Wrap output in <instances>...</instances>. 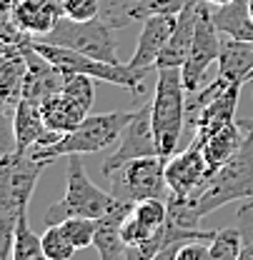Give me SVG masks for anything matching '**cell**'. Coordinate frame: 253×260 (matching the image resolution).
Returning a JSON list of instances; mask_svg holds the SVG:
<instances>
[{"mask_svg": "<svg viewBox=\"0 0 253 260\" xmlns=\"http://www.w3.org/2000/svg\"><path fill=\"white\" fill-rule=\"evenodd\" d=\"M206 178H208V168H206V158H203L201 138H193V143L186 150H181L165 160V183H168L171 195L186 198V195L195 193Z\"/></svg>", "mask_w": 253, "mask_h": 260, "instance_id": "cell-11", "label": "cell"}, {"mask_svg": "<svg viewBox=\"0 0 253 260\" xmlns=\"http://www.w3.org/2000/svg\"><path fill=\"white\" fill-rule=\"evenodd\" d=\"M253 198V135L246 133L243 145L233 153V158L221 165L213 175L203 180L195 193L178 198L168 195V220L178 228L195 230L198 223L228 203L251 200Z\"/></svg>", "mask_w": 253, "mask_h": 260, "instance_id": "cell-1", "label": "cell"}, {"mask_svg": "<svg viewBox=\"0 0 253 260\" xmlns=\"http://www.w3.org/2000/svg\"><path fill=\"white\" fill-rule=\"evenodd\" d=\"M61 5L70 20H93L100 15V0H61Z\"/></svg>", "mask_w": 253, "mask_h": 260, "instance_id": "cell-29", "label": "cell"}, {"mask_svg": "<svg viewBox=\"0 0 253 260\" xmlns=\"http://www.w3.org/2000/svg\"><path fill=\"white\" fill-rule=\"evenodd\" d=\"M15 150V135H13V113H8L0 103V153Z\"/></svg>", "mask_w": 253, "mask_h": 260, "instance_id": "cell-31", "label": "cell"}, {"mask_svg": "<svg viewBox=\"0 0 253 260\" xmlns=\"http://www.w3.org/2000/svg\"><path fill=\"white\" fill-rule=\"evenodd\" d=\"M68 188H65L63 200H58L55 205H50L45 210V223L48 225H58L65 218H103L113 203L116 195L103 193L98 185H93V180L88 178L80 155H68Z\"/></svg>", "mask_w": 253, "mask_h": 260, "instance_id": "cell-5", "label": "cell"}, {"mask_svg": "<svg viewBox=\"0 0 253 260\" xmlns=\"http://www.w3.org/2000/svg\"><path fill=\"white\" fill-rule=\"evenodd\" d=\"M13 135H15V150H20V153H31L33 148L53 145L61 138V133L48 130L43 113H40V105L25 100V98L13 110Z\"/></svg>", "mask_w": 253, "mask_h": 260, "instance_id": "cell-13", "label": "cell"}, {"mask_svg": "<svg viewBox=\"0 0 253 260\" xmlns=\"http://www.w3.org/2000/svg\"><path fill=\"white\" fill-rule=\"evenodd\" d=\"M15 230H18V220H10V218L0 215V260H13Z\"/></svg>", "mask_w": 253, "mask_h": 260, "instance_id": "cell-30", "label": "cell"}, {"mask_svg": "<svg viewBox=\"0 0 253 260\" xmlns=\"http://www.w3.org/2000/svg\"><path fill=\"white\" fill-rule=\"evenodd\" d=\"M25 50V58H28V75H25V83H23V98L31 100V103H43L50 95L61 93L65 83V73L53 65L48 58H43L35 48L31 45V40L23 45Z\"/></svg>", "mask_w": 253, "mask_h": 260, "instance_id": "cell-12", "label": "cell"}, {"mask_svg": "<svg viewBox=\"0 0 253 260\" xmlns=\"http://www.w3.org/2000/svg\"><path fill=\"white\" fill-rule=\"evenodd\" d=\"M13 48H18V45H10L8 40H3V38H0V55H5V53H8V50H13Z\"/></svg>", "mask_w": 253, "mask_h": 260, "instance_id": "cell-34", "label": "cell"}, {"mask_svg": "<svg viewBox=\"0 0 253 260\" xmlns=\"http://www.w3.org/2000/svg\"><path fill=\"white\" fill-rule=\"evenodd\" d=\"M198 5H201V0L186 5V8L176 15V28H173L168 43H165V48H163V53H160L156 70H158V68H181V65L186 63L190 43H193V35H195Z\"/></svg>", "mask_w": 253, "mask_h": 260, "instance_id": "cell-17", "label": "cell"}, {"mask_svg": "<svg viewBox=\"0 0 253 260\" xmlns=\"http://www.w3.org/2000/svg\"><path fill=\"white\" fill-rule=\"evenodd\" d=\"M110 193L128 203H140L148 198L165 200L171 190L165 183V158L148 155V158H135L110 173Z\"/></svg>", "mask_w": 253, "mask_h": 260, "instance_id": "cell-8", "label": "cell"}, {"mask_svg": "<svg viewBox=\"0 0 253 260\" xmlns=\"http://www.w3.org/2000/svg\"><path fill=\"white\" fill-rule=\"evenodd\" d=\"M25 75H28V58L23 45L0 55V103L8 113H13L23 100Z\"/></svg>", "mask_w": 253, "mask_h": 260, "instance_id": "cell-18", "label": "cell"}, {"mask_svg": "<svg viewBox=\"0 0 253 260\" xmlns=\"http://www.w3.org/2000/svg\"><path fill=\"white\" fill-rule=\"evenodd\" d=\"M148 155H158V143H156L153 120H151V103H143L121 133L118 150L108 160H103L100 173L110 178V173H116L126 162L135 160V158H148Z\"/></svg>", "mask_w": 253, "mask_h": 260, "instance_id": "cell-10", "label": "cell"}, {"mask_svg": "<svg viewBox=\"0 0 253 260\" xmlns=\"http://www.w3.org/2000/svg\"><path fill=\"white\" fill-rule=\"evenodd\" d=\"M238 125L243 128V133H251L253 135V118H243V120H238Z\"/></svg>", "mask_w": 253, "mask_h": 260, "instance_id": "cell-33", "label": "cell"}, {"mask_svg": "<svg viewBox=\"0 0 253 260\" xmlns=\"http://www.w3.org/2000/svg\"><path fill=\"white\" fill-rule=\"evenodd\" d=\"M211 5H228V3H233V0H208Z\"/></svg>", "mask_w": 253, "mask_h": 260, "instance_id": "cell-35", "label": "cell"}, {"mask_svg": "<svg viewBox=\"0 0 253 260\" xmlns=\"http://www.w3.org/2000/svg\"><path fill=\"white\" fill-rule=\"evenodd\" d=\"M61 18H63L61 0H15L13 3V20L31 38L48 35L58 25Z\"/></svg>", "mask_w": 253, "mask_h": 260, "instance_id": "cell-16", "label": "cell"}, {"mask_svg": "<svg viewBox=\"0 0 253 260\" xmlns=\"http://www.w3.org/2000/svg\"><path fill=\"white\" fill-rule=\"evenodd\" d=\"M40 245H43V255L48 260H70L75 255V245L68 240L61 225H48L45 233L40 235Z\"/></svg>", "mask_w": 253, "mask_h": 260, "instance_id": "cell-26", "label": "cell"}, {"mask_svg": "<svg viewBox=\"0 0 253 260\" xmlns=\"http://www.w3.org/2000/svg\"><path fill=\"white\" fill-rule=\"evenodd\" d=\"M248 8H251V18H253V0H248Z\"/></svg>", "mask_w": 253, "mask_h": 260, "instance_id": "cell-36", "label": "cell"}, {"mask_svg": "<svg viewBox=\"0 0 253 260\" xmlns=\"http://www.w3.org/2000/svg\"><path fill=\"white\" fill-rule=\"evenodd\" d=\"M173 28H176V15H148L143 20V30L138 35L135 53L128 60V65L140 68V70H156L160 53H163Z\"/></svg>", "mask_w": 253, "mask_h": 260, "instance_id": "cell-14", "label": "cell"}, {"mask_svg": "<svg viewBox=\"0 0 253 260\" xmlns=\"http://www.w3.org/2000/svg\"><path fill=\"white\" fill-rule=\"evenodd\" d=\"M48 162L35 160L31 153L10 150L0 153V215L20 220L28 213V203L38 185V178Z\"/></svg>", "mask_w": 253, "mask_h": 260, "instance_id": "cell-6", "label": "cell"}, {"mask_svg": "<svg viewBox=\"0 0 253 260\" xmlns=\"http://www.w3.org/2000/svg\"><path fill=\"white\" fill-rule=\"evenodd\" d=\"M40 113H43V120H45V125L48 130H53V133H70L73 128H78L83 120H86V115H91V113H86V110H80L73 100L63 93H55V95H50L48 100H43L40 103Z\"/></svg>", "mask_w": 253, "mask_h": 260, "instance_id": "cell-21", "label": "cell"}, {"mask_svg": "<svg viewBox=\"0 0 253 260\" xmlns=\"http://www.w3.org/2000/svg\"><path fill=\"white\" fill-rule=\"evenodd\" d=\"M218 53H221V30L213 23V13H211V3L201 0L198 5V20H195V35L190 43L188 58L181 65V75H183V85L190 95L201 90L206 70L211 63H218Z\"/></svg>", "mask_w": 253, "mask_h": 260, "instance_id": "cell-9", "label": "cell"}, {"mask_svg": "<svg viewBox=\"0 0 253 260\" xmlns=\"http://www.w3.org/2000/svg\"><path fill=\"white\" fill-rule=\"evenodd\" d=\"M158 80H156V93L151 100V120L153 133L158 143L160 158H171L178 153L186 118H188V90L183 85L181 68H158Z\"/></svg>", "mask_w": 253, "mask_h": 260, "instance_id": "cell-2", "label": "cell"}, {"mask_svg": "<svg viewBox=\"0 0 253 260\" xmlns=\"http://www.w3.org/2000/svg\"><path fill=\"white\" fill-rule=\"evenodd\" d=\"M43 255V245H40V235H35L28 225V213L20 215L18 230H15V245H13V260H40Z\"/></svg>", "mask_w": 253, "mask_h": 260, "instance_id": "cell-25", "label": "cell"}, {"mask_svg": "<svg viewBox=\"0 0 253 260\" xmlns=\"http://www.w3.org/2000/svg\"><path fill=\"white\" fill-rule=\"evenodd\" d=\"M40 40L78 50L83 55H91V58L105 60V63H121L118 60V43L113 38V28L100 15L93 18V20H70V18L63 15L58 20V25L48 35H43Z\"/></svg>", "mask_w": 253, "mask_h": 260, "instance_id": "cell-7", "label": "cell"}, {"mask_svg": "<svg viewBox=\"0 0 253 260\" xmlns=\"http://www.w3.org/2000/svg\"><path fill=\"white\" fill-rule=\"evenodd\" d=\"M243 128L236 123L221 128L218 133H213L211 138L203 140V158H206V168H208V175H213L221 165L233 158V153L243 145Z\"/></svg>", "mask_w": 253, "mask_h": 260, "instance_id": "cell-20", "label": "cell"}, {"mask_svg": "<svg viewBox=\"0 0 253 260\" xmlns=\"http://www.w3.org/2000/svg\"><path fill=\"white\" fill-rule=\"evenodd\" d=\"M176 260H211L208 255V245H203L201 240H190V243H183Z\"/></svg>", "mask_w": 253, "mask_h": 260, "instance_id": "cell-32", "label": "cell"}, {"mask_svg": "<svg viewBox=\"0 0 253 260\" xmlns=\"http://www.w3.org/2000/svg\"><path fill=\"white\" fill-rule=\"evenodd\" d=\"M248 80H253V70H251V75H248Z\"/></svg>", "mask_w": 253, "mask_h": 260, "instance_id": "cell-37", "label": "cell"}, {"mask_svg": "<svg viewBox=\"0 0 253 260\" xmlns=\"http://www.w3.org/2000/svg\"><path fill=\"white\" fill-rule=\"evenodd\" d=\"M190 3H198V0H138L135 20H146L148 15H178Z\"/></svg>", "mask_w": 253, "mask_h": 260, "instance_id": "cell-28", "label": "cell"}, {"mask_svg": "<svg viewBox=\"0 0 253 260\" xmlns=\"http://www.w3.org/2000/svg\"><path fill=\"white\" fill-rule=\"evenodd\" d=\"M58 225L63 228V233L68 235V240H70L78 250L93 248L98 220H93V218H65L63 223H58Z\"/></svg>", "mask_w": 253, "mask_h": 260, "instance_id": "cell-27", "label": "cell"}, {"mask_svg": "<svg viewBox=\"0 0 253 260\" xmlns=\"http://www.w3.org/2000/svg\"><path fill=\"white\" fill-rule=\"evenodd\" d=\"M253 70V40H236L228 38L221 40L218 53V75L226 83H248V75Z\"/></svg>", "mask_w": 253, "mask_h": 260, "instance_id": "cell-19", "label": "cell"}, {"mask_svg": "<svg viewBox=\"0 0 253 260\" xmlns=\"http://www.w3.org/2000/svg\"><path fill=\"white\" fill-rule=\"evenodd\" d=\"M31 45L43 55L48 58L53 65H58L63 73H80V75H91L95 80H103V83H113V85H121L135 95H143L146 93V78L153 73V70H140V68H130L123 63H105V60H98L91 55H83L78 50H70L63 45H53V43H45L40 38H31Z\"/></svg>", "mask_w": 253, "mask_h": 260, "instance_id": "cell-4", "label": "cell"}, {"mask_svg": "<svg viewBox=\"0 0 253 260\" xmlns=\"http://www.w3.org/2000/svg\"><path fill=\"white\" fill-rule=\"evenodd\" d=\"M3 3H5V0H0V5H3Z\"/></svg>", "mask_w": 253, "mask_h": 260, "instance_id": "cell-38", "label": "cell"}, {"mask_svg": "<svg viewBox=\"0 0 253 260\" xmlns=\"http://www.w3.org/2000/svg\"><path fill=\"white\" fill-rule=\"evenodd\" d=\"M241 250H243V230H241V225L221 228L208 240L211 260H238Z\"/></svg>", "mask_w": 253, "mask_h": 260, "instance_id": "cell-23", "label": "cell"}, {"mask_svg": "<svg viewBox=\"0 0 253 260\" xmlns=\"http://www.w3.org/2000/svg\"><path fill=\"white\" fill-rule=\"evenodd\" d=\"M135 110H113V113H100V115H86V120L73 128L70 133L61 135L53 145L45 148H33L31 155L35 160L53 162L55 158H68V155H88V153H100L103 148L113 145L128 120L133 118Z\"/></svg>", "mask_w": 253, "mask_h": 260, "instance_id": "cell-3", "label": "cell"}, {"mask_svg": "<svg viewBox=\"0 0 253 260\" xmlns=\"http://www.w3.org/2000/svg\"><path fill=\"white\" fill-rule=\"evenodd\" d=\"M241 83H233L223 90L221 95H216L208 105H203L195 115H190L188 120L195 128L193 138H211L213 133H218L221 128L236 123V110H238V98H241Z\"/></svg>", "mask_w": 253, "mask_h": 260, "instance_id": "cell-15", "label": "cell"}, {"mask_svg": "<svg viewBox=\"0 0 253 260\" xmlns=\"http://www.w3.org/2000/svg\"><path fill=\"white\" fill-rule=\"evenodd\" d=\"M213 23L221 30V35L236 38V40H253V18L248 0H233L228 5H216Z\"/></svg>", "mask_w": 253, "mask_h": 260, "instance_id": "cell-22", "label": "cell"}, {"mask_svg": "<svg viewBox=\"0 0 253 260\" xmlns=\"http://www.w3.org/2000/svg\"><path fill=\"white\" fill-rule=\"evenodd\" d=\"M63 95H68L80 110L91 113L95 100V78L91 75H80V73H65V83H63Z\"/></svg>", "mask_w": 253, "mask_h": 260, "instance_id": "cell-24", "label": "cell"}]
</instances>
